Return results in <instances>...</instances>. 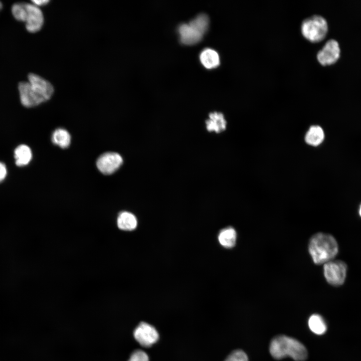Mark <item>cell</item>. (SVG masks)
Returning <instances> with one entry per match:
<instances>
[{"label":"cell","mask_w":361,"mask_h":361,"mask_svg":"<svg viewBox=\"0 0 361 361\" xmlns=\"http://www.w3.org/2000/svg\"><path fill=\"white\" fill-rule=\"evenodd\" d=\"M225 361H248L246 354L241 350L233 351Z\"/></svg>","instance_id":"21"},{"label":"cell","mask_w":361,"mask_h":361,"mask_svg":"<svg viewBox=\"0 0 361 361\" xmlns=\"http://www.w3.org/2000/svg\"><path fill=\"white\" fill-rule=\"evenodd\" d=\"M237 233L235 230L231 227L222 229L218 235V240L220 244L225 248H231L236 242Z\"/></svg>","instance_id":"15"},{"label":"cell","mask_w":361,"mask_h":361,"mask_svg":"<svg viewBox=\"0 0 361 361\" xmlns=\"http://www.w3.org/2000/svg\"><path fill=\"white\" fill-rule=\"evenodd\" d=\"M2 8V4L0 2V10Z\"/></svg>","instance_id":"26"},{"label":"cell","mask_w":361,"mask_h":361,"mask_svg":"<svg viewBox=\"0 0 361 361\" xmlns=\"http://www.w3.org/2000/svg\"><path fill=\"white\" fill-rule=\"evenodd\" d=\"M117 225L120 230L132 231L136 228L137 221L132 213L124 211L119 214L117 219Z\"/></svg>","instance_id":"14"},{"label":"cell","mask_w":361,"mask_h":361,"mask_svg":"<svg viewBox=\"0 0 361 361\" xmlns=\"http://www.w3.org/2000/svg\"><path fill=\"white\" fill-rule=\"evenodd\" d=\"M308 249L315 264H325L332 260L337 254L338 245L332 236L319 233L310 238Z\"/></svg>","instance_id":"2"},{"label":"cell","mask_w":361,"mask_h":361,"mask_svg":"<svg viewBox=\"0 0 361 361\" xmlns=\"http://www.w3.org/2000/svg\"><path fill=\"white\" fill-rule=\"evenodd\" d=\"M206 127L209 131L220 133L224 131L227 126V121L223 113L214 112L210 113L209 119L206 121Z\"/></svg>","instance_id":"11"},{"label":"cell","mask_w":361,"mask_h":361,"mask_svg":"<svg viewBox=\"0 0 361 361\" xmlns=\"http://www.w3.org/2000/svg\"><path fill=\"white\" fill-rule=\"evenodd\" d=\"M28 78V82H21L18 85L20 100L23 106L34 107L51 98L54 92L51 83L34 73H30Z\"/></svg>","instance_id":"1"},{"label":"cell","mask_w":361,"mask_h":361,"mask_svg":"<svg viewBox=\"0 0 361 361\" xmlns=\"http://www.w3.org/2000/svg\"><path fill=\"white\" fill-rule=\"evenodd\" d=\"M7 174V169L5 164L0 161V183L3 182Z\"/></svg>","instance_id":"23"},{"label":"cell","mask_w":361,"mask_h":361,"mask_svg":"<svg viewBox=\"0 0 361 361\" xmlns=\"http://www.w3.org/2000/svg\"><path fill=\"white\" fill-rule=\"evenodd\" d=\"M188 23L204 35L209 28V16L205 13L199 14Z\"/></svg>","instance_id":"19"},{"label":"cell","mask_w":361,"mask_h":361,"mask_svg":"<svg viewBox=\"0 0 361 361\" xmlns=\"http://www.w3.org/2000/svg\"><path fill=\"white\" fill-rule=\"evenodd\" d=\"M12 12L17 20L24 22L26 16L25 3H19L13 5Z\"/></svg>","instance_id":"20"},{"label":"cell","mask_w":361,"mask_h":361,"mask_svg":"<svg viewBox=\"0 0 361 361\" xmlns=\"http://www.w3.org/2000/svg\"><path fill=\"white\" fill-rule=\"evenodd\" d=\"M328 32V25L322 16L314 15L303 21L301 25V32L303 37L311 43L322 41Z\"/></svg>","instance_id":"4"},{"label":"cell","mask_w":361,"mask_h":361,"mask_svg":"<svg viewBox=\"0 0 361 361\" xmlns=\"http://www.w3.org/2000/svg\"><path fill=\"white\" fill-rule=\"evenodd\" d=\"M308 326L314 333L321 335L326 330V325L322 317L318 314H313L309 318Z\"/></svg>","instance_id":"18"},{"label":"cell","mask_w":361,"mask_h":361,"mask_svg":"<svg viewBox=\"0 0 361 361\" xmlns=\"http://www.w3.org/2000/svg\"><path fill=\"white\" fill-rule=\"evenodd\" d=\"M270 352L277 359L289 356L295 361H304L307 357L305 346L297 340L285 335H279L272 339Z\"/></svg>","instance_id":"3"},{"label":"cell","mask_w":361,"mask_h":361,"mask_svg":"<svg viewBox=\"0 0 361 361\" xmlns=\"http://www.w3.org/2000/svg\"><path fill=\"white\" fill-rule=\"evenodd\" d=\"M347 267L340 260H330L323 265V273L326 281L334 286L342 285L345 279Z\"/></svg>","instance_id":"5"},{"label":"cell","mask_w":361,"mask_h":361,"mask_svg":"<svg viewBox=\"0 0 361 361\" xmlns=\"http://www.w3.org/2000/svg\"><path fill=\"white\" fill-rule=\"evenodd\" d=\"M325 134L322 128L317 125L311 126L305 135V142L312 146H318L324 140Z\"/></svg>","instance_id":"12"},{"label":"cell","mask_w":361,"mask_h":361,"mask_svg":"<svg viewBox=\"0 0 361 361\" xmlns=\"http://www.w3.org/2000/svg\"><path fill=\"white\" fill-rule=\"evenodd\" d=\"M340 48L338 42L333 39L326 42L322 48L317 54V59L322 66L333 64L339 59Z\"/></svg>","instance_id":"7"},{"label":"cell","mask_w":361,"mask_h":361,"mask_svg":"<svg viewBox=\"0 0 361 361\" xmlns=\"http://www.w3.org/2000/svg\"><path fill=\"white\" fill-rule=\"evenodd\" d=\"M122 162L123 159L119 154L109 152L100 156L97 160L96 164L98 169L102 173L110 174L118 169Z\"/></svg>","instance_id":"9"},{"label":"cell","mask_w":361,"mask_h":361,"mask_svg":"<svg viewBox=\"0 0 361 361\" xmlns=\"http://www.w3.org/2000/svg\"><path fill=\"white\" fill-rule=\"evenodd\" d=\"M128 361H149V358L145 352L137 350L131 354Z\"/></svg>","instance_id":"22"},{"label":"cell","mask_w":361,"mask_h":361,"mask_svg":"<svg viewBox=\"0 0 361 361\" xmlns=\"http://www.w3.org/2000/svg\"><path fill=\"white\" fill-rule=\"evenodd\" d=\"M200 60L202 65L207 69L216 68L220 63L218 52L210 48H205L201 52Z\"/></svg>","instance_id":"13"},{"label":"cell","mask_w":361,"mask_h":361,"mask_svg":"<svg viewBox=\"0 0 361 361\" xmlns=\"http://www.w3.org/2000/svg\"><path fill=\"white\" fill-rule=\"evenodd\" d=\"M49 2V1L47 0H41V1H32V3L35 5V6L39 7V6H42L45 5L47 4Z\"/></svg>","instance_id":"24"},{"label":"cell","mask_w":361,"mask_h":361,"mask_svg":"<svg viewBox=\"0 0 361 361\" xmlns=\"http://www.w3.org/2000/svg\"><path fill=\"white\" fill-rule=\"evenodd\" d=\"M14 157L17 165H26L30 162L32 158L31 149L27 145H20L14 151Z\"/></svg>","instance_id":"16"},{"label":"cell","mask_w":361,"mask_h":361,"mask_svg":"<svg viewBox=\"0 0 361 361\" xmlns=\"http://www.w3.org/2000/svg\"><path fill=\"white\" fill-rule=\"evenodd\" d=\"M133 335L135 339L144 347H149L155 343L158 339V333L152 325L141 322L135 329Z\"/></svg>","instance_id":"8"},{"label":"cell","mask_w":361,"mask_h":361,"mask_svg":"<svg viewBox=\"0 0 361 361\" xmlns=\"http://www.w3.org/2000/svg\"><path fill=\"white\" fill-rule=\"evenodd\" d=\"M359 214L360 216L361 217V205H360V207H359Z\"/></svg>","instance_id":"25"},{"label":"cell","mask_w":361,"mask_h":361,"mask_svg":"<svg viewBox=\"0 0 361 361\" xmlns=\"http://www.w3.org/2000/svg\"><path fill=\"white\" fill-rule=\"evenodd\" d=\"M52 141L55 144L62 148H65L70 144L71 136L66 129L59 128L53 132Z\"/></svg>","instance_id":"17"},{"label":"cell","mask_w":361,"mask_h":361,"mask_svg":"<svg viewBox=\"0 0 361 361\" xmlns=\"http://www.w3.org/2000/svg\"><path fill=\"white\" fill-rule=\"evenodd\" d=\"M25 22L27 31L30 33L39 31L44 24V16L41 10L33 4L25 3Z\"/></svg>","instance_id":"6"},{"label":"cell","mask_w":361,"mask_h":361,"mask_svg":"<svg viewBox=\"0 0 361 361\" xmlns=\"http://www.w3.org/2000/svg\"><path fill=\"white\" fill-rule=\"evenodd\" d=\"M179 40L185 45H193L200 42L203 35L197 31L189 23H182L178 27Z\"/></svg>","instance_id":"10"}]
</instances>
